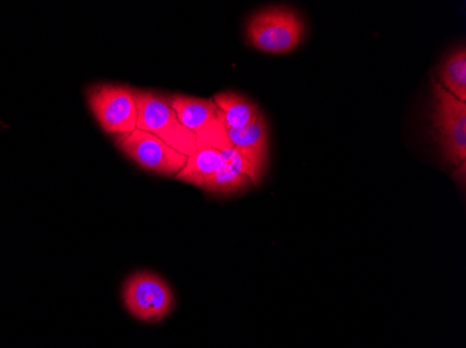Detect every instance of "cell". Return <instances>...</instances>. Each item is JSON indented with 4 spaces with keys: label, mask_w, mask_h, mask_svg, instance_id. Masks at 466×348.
I'll return each mask as SVG.
<instances>
[{
    "label": "cell",
    "mask_w": 466,
    "mask_h": 348,
    "mask_svg": "<svg viewBox=\"0 0 466 348\" xmlns=\"http://www.w3.org/2000/svg\"><path fill=\"white\" fill-rule=\"evenodd\" d=\"M169 99L179 122L195 134L198 149L224 151L232 146L228 138L224 114L213 99L195 98L183 94L169 95Z\"/></svg>",
    "instance_id": "cell-5"
},
{
    "label": "cell",
    "mask_w": 466,
    "mask_h": 348,
    "mask_svg": "<svg viewBox=\"0 0 466 348\" xmlns=\"http://www.w3.org/2000/svg\"><path fill=\"white\" fill-rule=\"evenodd\" d=\"M431 119L442 159L463 170L466 161V102L447 93L434 78L431 81Z\"/></svg>",
    "instance_id": "cell-4"
},
{
    "label": "cell",
    "mask_w": 466,
    "mask_h": 348,
    "mask_svg": "<svg viewBox=\"0 0 466 348\" xmlns=\"http://www.w3.org/2000/svg\"><path fill=\"white\" fill-rule=\"evenodd\" d=\"M224 164L221 151L217 149H198L187 156L185 167L177 173L175 179L186 184L203 187L204 182Z\"/></svg>",
    "instance_id": "cell-10"
},
{
    "label": "cell",
    "mask_w": 466,
    "mask_h": 348,
    "mask_svg": "<svg viewBox=\"0 0 466 348\" xmlns=\"http://www.w3.org/2000/svg\"><path fill=\"white\" fill-rule=\"evenodd\" d=\"M135 101L137 106V130L156 135L182 155L190 156L198 151L195 134L188 132L177 119L169 95L135 90Z\"/></svg>",
    "instance_id": "cell-2"
},
{
    "label": "cell",
    "mask_w": 466,
    "mask_h": 348,
    "mask_svg": "<svg viewBox=\"0 0 466 348\" xmlns=\"http://www.w3.org/2000/svg\"><path fill=\"white\" fill-rule=\"evenodd\" d=\"M269 132L266 116L258 114V117L240 130H228L230 145L242 154L250 167L251 185H258L266 173L268 159Z\"/></svg>",
    "instance_id": "cell-8"
},
{
    "label": "cell",
    "mask_w": 466,
    "mask_h": 348,
    "mask_svg": "<svg viewBox=\"0 0 466 348\" xmlns=\"http://www.w3.org/2000/svg\"><path fill=\"white\" fill-rule=\"evenodd\" d=\"M123 303L138 321L157 323L175 308V294L167 280L150 271H140L126 279Z\"/></svg>",
    "instance_id": "cell-6"
},
{
    "label": "cell",
    "mask_w": 466,
    "mask_h": 348,
    "mask_svg": "<svg viewBox=\"0 0 466 348\" xmlns=\"http://www.w3.org/2000/svg\"><path fill=\"white\" fill-rule=\"evenodd\" d=\"M86 101L102 132L129 134L137 128L135 88L125 84L96 83L86 88Z\"/></svg>",
    "instance_id": "cell-3"
},
{
    "label": "cell",
    "mask_w": 466,
    "mask_h": 348,
    "mask_svg": "<svg viewBox=\"0 0 466 348\" xmlns=\"http://www.w3.org/2000/svg\"><path fill=\"white\" fill-rule=\"evenodd\" d=\"M250 185L251 182L248 176L224 164L204 182L200 190L214 197H232L246 193Z\"/></svg>",
    "instance_id": "cell-12"
},
{
    "label": "cell",
    "mask_w": 466,
    "mask_h": 348,
    "mask_svg": "<svg viewBox=\"0 0 466 348\" xmlns=\"http://www.w3.org/2000/svg\"><path fill=\"white\" fill-rule=\"evenodd\" d=\"M211 99L224 114L228 130L245 128L260 114L258 104L239 93L224 91V93L217 94Z\"/></svg>",
    "instance_id": "cell-9"
},
{
    "label": "cell",
    "mask_w": 466,
    "mask_h": 348,
    "mask_svg": "<svg viewBox=\"0 0 466 348\" xmlns=\"http://www.w3.org/2000/svg\"><path fill=\"white\" fill-rule=\"evenodd\" d=\"M112 143L141 169L158 176H177L187 161V156L175 151L156 135L137 128L129 134L112 135Z\"/></svg>",
    "instance_id": "cell-7"
},
{
    "label": "cell",
    "mask_w": 466,
    "mask_h": 348,
    "mask_svg": "<svg viewBox=\"0 0 466 348\" xmlns=\"http://www.w3.org/2000/svg\"><path fill=\"white\" fill-rule=\"evenodd\" d=\"M440 85L460 101L466 102V51L460 46L442 60L439 67Z\"/></svg>",
    "instance_id": "cell-11"
},
{
    "label": "cell",
    "mask_w": 466,
    "mask_h": 348,
    "mask_svg": "<svg viewBox=\"0 0 466 348\" xmlns=\"http://www.w3.org/2000/svg\"><path fill=\"white\" fill-rule=\"evenodd\" d=\"M246 38L258 51L288 54L295 51L305 38V21L292 7H264L248 17Z\"/></svg>",
    "instance_id": "cell-1"
}]
</instances>
